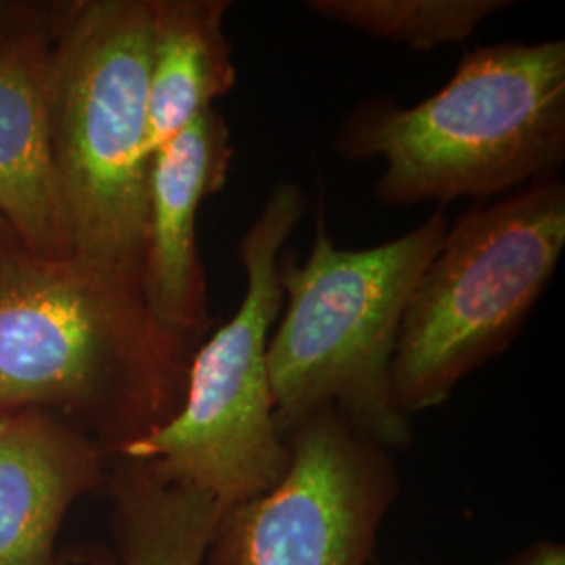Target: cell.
I'll return each instance as SVG.
<instances>
[{
	"label": "cell",
	"mask_w": 565,
	"mask_h": 565,
	"mask_svg": "<svg viewBox=\"0 0 565 565\" xmlns=\"http://www.w3.org/2000/svg\"><path fill=\"white\" fill-rule=\"evenodd\" d=\"M231 160V130L212 107L158 149L149 168L142 296L166 331L195 345L212 324L198 254V210L223 189Z\"/></svg>",
	"instance_id": "8"
},
{
	"label": "cell",
	"mask_w": 565,
	"mask_h": 565,
	"mask_svg": "<svg viewBox=\"0 0 565 565\" xmlns=\"http://www.w3.org/2000/svg\"><path fill=\"white\" fill-rule=\"evenodd\" d=\"M20 13L21 11L20 9H15V4H4V2H0V36H2V39H11V36L20 34L23 30L32 28V25H25V28L13 25L15 18H18Z\"/></svg>",
	"instance_id": "15"
},
{
	"label": "cell",
	"mask_w": 565,
	"mask_h": 565,
	"mask_svg": "<svg viewBox=\"0 0 565 565\" xmlns=\"http://www.w3.org/2000/svg\"><path fill=\"white\" fill-rule=\"evenodd\" d=\"M195 350L153 319L141 273L0 249V415L53 413L114 457L177 415Z\"/></svg>",
	"instance_id": "1"
},
{
	"label": "cell",
	"mask_w": 565,
	"mask_h": 565,
	"mask_svg": "<svg viewBox=\"0 0 565 565\" xmlns=\"http://www.w3.org/2000/svg\"><path fill=\"white\" fill-rule=\"evenodd\" d=\"M446 231V212L438 210L398 239L343 249L319 221L308 258H282L268 373L285 438L312 413L333 408L392 455L413 446V424L392 401V363L404 310Z\"/></svg>",
	"instance_id": "3"
},
{
	"label": "cell",
	"mask_w": 565,
	"mask_h": 565,
	"mask_svg": "<svg viewBox=\"0 0 565 565\" xmlns=\"http://www.w3.org/2000/svg\"><path fill=\"white\" fill-rule=\"evenodd\" d=\"M109 457L46 411L0 415V565H60L72 507L105 486Z\"/></svg>",
	"instance_id": "9"
},
{
	"label": "cell",
	"mask_w": 565,
	"mask_h": 565,
	"mask_svg": "<svg viewBox=\"0 0 565 565\" xmlns=\"http://www.w3.org/2000/svg\"><path fill=\"white\" fill-rule=\"evenodd\" d=\"M497 565H565V546L555 541H536Z\"/></svg>",
	"instance_id": "14"
},
{
	"label": "cell",
	"mask_w": 565,
	"mask_h": 565,
	"mask_svg": "<svg viewBox=\"0 0 565 565\" xmlns=\"http://www.w3.org/2000/svg\"><path fill=\"white\" fill-rule=\"evenodd\" d=\"M303 214L300 184L273 186L239 243L242 303L198 345L181 408L114 455L151 465L166 482L200 490L221 513L268 492L289 467V445L275 419L268 342L282 308V247Z\"/></svg>",
	"instance_id": "5"
},
{
	"label": "cell",
	"mask_w": 565,
	"mask_h": 565,
	"mask_svg": "<svg viewBox=\"0 0 565 565\" xmlns=\"http://www.w3.org/2000/svg\"><path fill=\"white\" fill-rule=\"evenodd\" d=\"M13 243L20 242H18L15 233L11 231V226H9L7 221L0 216V249H2V247H7V245H13Z\"/></svg>",
	"instance_id": "16"
},
{
	"label": "cell",
	"mask_w": 565,
	"mask_h": 565,
	"mask_svg": "<svg viewBox=\"0 0 565 565\" xmlns=\"http://www.w3.org/2000/svg\"><path fill=\"white\" fill-rule=\"evenodd\" d=\"M511 0H308L306 9L382 41L434 51L471 39Z\"/></svg>",
	"instance_id": "13"
},
{
	"label": "cell",
	"mask_w": 565,
	"mask_h": 565,
	"mask_svg": "<svg viewBox=\"0 0 565 565\" xmlns=\"http://www.w3.org/2000/svg\"><path fill=\"white\" fill-rule=\"evenodd\" d=\"M151 0L57 9L51 135L72 256L141 273Z\"/></svg>",
	"instance_id": "4"
},
{
	"label": "cell",
	"mask_w": 565,
	"mask_h": 565,
	"mask_svg": "<svg viewBox=\"0 0 565 565\" xmlns=\"http://www.w3.org/2000/svg\"><path fill=\"white\" fill-rule=\"evenodd\" d=\"M289 467L218 515L205 565H371L401 497L394 455L321 408L287 434Z\"/></svg>",
	"instance_id": "7"
},
{
	"label": "cell",
	"mask_w": 565,
	"mask_h": 565,
	"mask_svg": "<svg viewBox=\"0 0 565 565\" xmlns=\"http://www.w3.org/2000/svg\"><path fill=\"white\" fill-rule=\"evenodd\" d=\"M0 216L30 254L72 256L51 135V42L36 25L0 42Z\"/></svg>",
	"instance_id": "10"
},
{
	"label": "cell",
	"mask_w": 565,
	"mask_h": 565,
	"mask_svg": "<svg viewBox=\"0 0 565 565\" xmlns=\"http://www.w3.org/2000/svg\"><path fill=\"white\" fill-rule=\"evenodd\" d=\"M114 551L103 565H205L221 509L200 490L172 484L139 459L109 457Z\"/></svg>",
	"instance_id": "12"
},
{
	"label": "cell",
	"mask_w": 565,
	"mask_h": 565,
	"mask_svg": "<svg viewBox=\"0 0 565 565\" xmlns=\"http://www.w3.org/2000/svg\"><path fill=\"white\" fill-rule=\"evenodd\" d=\"M565 247L557 177L480 203L448 224L404 310L392 401L406 419L443 406L469 373L505 352Z\"/></svg>",
	"instance_id": "6"
},
{
	"label": "cell",
	"mask_w": 565,
	"mask_h": 565,
	"mask_svg": "<svg viewBox=\"0 0 565 565\" xmlns=\"http://www.w3.org/2000/svg\"><path fill=\"white\" fill-rule=\"evenodd\" d=\"M226 0H151L147 147L158 149L214 107L237 82L224 30Z\"/></svg>",
	"instance_id": "11"
},
{
	"label": "cell",
	"mask_w": 565,
	"mask_h": 565,
	"mask_svg": "<svg viewBox=\"0 0 565 565\" xmlns=\"http://www.w3.org/2000/svg\"><path fill=\"white\" fill-rule=\"evenodd\" d=\"M333 145L345 160L384 162L373 193L385 205L486 202L553 179L565 158V42L476 46L425 102L359 103Z\"/></svg>",
	"instance_id": "2"
}]
</instances>
